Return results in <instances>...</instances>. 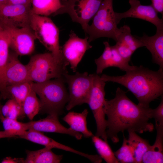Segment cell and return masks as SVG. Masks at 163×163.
<instances>
[{"mask_svg": "<svg viewBox=\"0 0 163 163\" xmlns=\"http://www.w3.org/2000/svg\"><path fill=\"white\" fill-rule=\"evenodd\" d=\"M104 109L107 118V136L114 143L119 142L120 132L131 130L142 133L152 132L155 129L153 124L149 122L152 108L136 104L127 97L126 92L119 87L114 98L105 100Z\"/></svg>", "mask_w": 163, "mask_h": 163, "instance_id": "1", "label": "cell"}, {"mask_svg": "<svg viewBox=\"0 0 163 163\" xmlns=\"http://www.w3.org/2000/svg\"><path fill=\"white\" fill-rule=\"evenodd\" d=\"M105 82H112L123 86L134 95L138 105L149 108L151 102L163 94V71H154L142 66H135L126 74L119 76L102 75Z\"/></svg>", "mask_w": 163, "mask_h": 163, "instance_id": "2", "label": "cell"}, {"mask_svg": "<svg viewBox=\"0 0 163 163\" xmlns=\"http://www.w3.org/2000/svg\"><path fill=\"white\" fill-rule=\"evenodd\" d=\"M64 78H56L42 83L33 82L32 88L39 97L40 112L59 117L62 114L69 101Z\"/></svg>", "mask_w": 163, "mask_h": 163, "instance_id": "3", "label": "cell"}, {"mask_svg": "<svg viewBox=\"0 0 163 163\" xmlns=\"http://www.w3.org/2000/svg\"><path fill=\"white\" fill-rule=\"evenodd\" d=\"M30 26L37 39L59 63L69 65L62 55L59 42V30L52 20L47 16L31 13Z\"/></svg>", "mask_w": 163, "mask_h": 163, "instance_id": "4", "label": "cell"}, {"mask_svg": "<svg viewBox=\"0 0 163 163\" xmlns=\"http://www.w3.org/2000/svg\"><path fill=\"white\" fill-rule=\"evenodd\" d=\"M113 0H103L92 18L85 33L89 43L100 37L112 38L115 41L119 28L113 6Z\"/></svg>", "mask_w": 163, "mask_h": 163, "instance_id": "5", "label": "cell"}, {"mask_svg": "<svg viewBox=\"0 0 163 163\" xmlns=\"http://www.w3.org/2000/svg\"><path fill=\"white\" fill-rule=\"evenodd\" d=\"M29 81L42 83L53 78H64L66 66L59 63L50 52L32 56L26 65Z\"/></svg>", "mask_w": 163, "mask_h": 163, "instance_id": "6", "label": "cell"}, {"mask_svg": "<svg viewBox=\"0 0 163 163\" xmlns=\"http://www.w3.org/2000/svg\"><path fill=\"white\" fill-rule=\"evenodd\" d=\"M94 74L87 72H76L73 75L68 73L64 75L65 82L68 85L69 101L66 109L69 110L76 106L88 104L92 89Z\"/></svg>", "mask_w": 163, "mask_h": 163, "instance_id": "7", "label": "cell"}, {"mask_svg": "<svg viewBox=\"0 0 163 163\" xmlns=\"http://www.w3.org/2000/svg\"><path fill=\"white\" fill-rule=\"evenodd\" d=\"M105 82L98 75L94 74L93 85L88 104L91 109L95 120L96 136L107 141L106 133L107 120L105 118L104 106L105 100L104 90Z\"/></svg>", "mask_w": 163, "mask_h": 163, "instance_id": "8", "label": "cell"}, {"mask_svg": "<svg viewBox=\"0 0 163 163\" xmlns=\"http://www.w3.org/2000/svg\"><path fill=\"white\" fill-rule=\"evenodd\" d=\"M103 0H65L64 7L56 14L67 13L72 21L79 24L85 34L92 19Z\"/></svg>", "mask_w": 163, "mask_h": 163, "instance_id": "9", "label": "cell"}, {"mask_svg": "<svg viewBox=\"0 0 163 163\" xmlns=\"http://www.w3.org/2000/svg\"><path fill=\"white\" fill-rule=\"evenodd\" d=\"M31 8V4H0V21L10 27H30Z\"/></svg>", "mask_w": 163, "mask_h": 163, "instance_id": "10", "label": "cell"}, {"mask_svg": "<svg viewBox=\"0 0 163 163\" xmlns=\"http://www.w3.org/2000/svg\"><path fill=\"white\" fill-rule=\"evenodd\" d=\"M10 40V48L18 56L28 55L35 49L36 37L30 27H7Z\"/></svg>", "mask_w": 163, "mask_h": 163, "instance_id": "11", "label": "cell"}, {"mask_svg": "<svg viewBox=\"0 0 163 163\" xmlns=\"http://www.w3.org/2000/svg\"><path fill=\"white\" fill-rule=\"evenodd\" d=\"M69 36L68 40L61 47V50L64 59L75 72L86 51L92 46L89 44L88 37L80 38L72 30Z\"/></svg>", "mask_w": 163, "mask_h": 163, "instance_id": "12", "label": "cell"}, {"mask_svg": "<svg viewBox=\"0 0 163 163\" xmlns=\"http://www.w3.org/2000/svg\"><path fill=\"white\" fill-rule=\"evenodd\" d=\"M129 2L130 5L129 9L123 13L115 12L118 24L123 18H135L150 22L156 27L157 30H163V17H158V13L151 5H142L138 0H129Z\"/></svg>", "mask_w": 163, "mask_h": 163, "instance_id": "13", "label": "cell"}, {"mask_svg": "<svg viewBox=\"0 0 163 163\" xmlns=\"http://www.w3.org/2000/svg\"><path fill=\"white\" fill-rule=\"evenodd\" d=\"M18 56L14 51L9 52L8 60L3 72L0 89V93L7 86L29 81L27 66L20 62Z\"/></svg>", "mask_w": 163, "mask_h": 163, "instance_id": "14", "label": "cell"}, {"mask_svg": "<svg viewBox=\"0 0 163 163\" xmlns=\"http://www.w3.org/2000/svg\"><path fill=\"white\" fill-rule=\"evenodd\" d=\"M105 48L103 53L98 58L95 60L96 66V73H101L105 69L110 67L119 68L126 72L133 69L135 66L129 65L120 55L114 45L110 46L107 41L103 42Z\"/></svg>", "mask_w": 163, "mask_h": 163, "instance_id": "15", "label": "cell"}, {"mask_svg": "<svg viewBox=\"0 0 163 163\" xmlns=\"http://www.w3.org/2000/svg\"><path fill=\"white\" fill-rule=\"evenodd\" d=\"M28 130H33L40 132L57 133L68 134L74 137L78 140L81 139L83 135L70 127L67 128L59 122L58 116L48 115L46 118L37 121L27 122Z\"/></svg>", "mask_w": 163, "mask_h": 163, "instance_id": "16", "label": "cell"}, {"mask_svg": "<svg viewBox=\"0 0 163 163\" xmlns=\"http://www.w3.org/2000/svg\"><path fill=\"white\" fill-rule=\"evenodd\" d=\"M138 38L150 52L152 60L159 66V70L163 71V30H156V34L149 36L145 34Z\"/></svg>", "mask_w": 163, "mask_h": 163, "instance_id": "17", "label": "cell"}, {"mask_svg": "<svg viewBox=\"0 0 163 163\" xmlns=\"http://www.w3.org/2000/svg\"><path fill=\"white\" fill-rule=\"evenodd\" d=\"M18 136L20 138L52 149H58L77 154L80 153L79 151L58 142L46 136L40 132L29 129L25 131Z\"/></svg>", "mask_w": 163, "mask_h": 163, "instance_id": "18", "label": "cell"}, {"mask_svg": "<svg viewBox=\"0 0 163 163\" xmlns=\"http://www.w3.org/2000/svg\"><path fill=\"white\" fill-rule=\"evenodd\" d=\"M32 83L26 81L7 86L0 93V97L14 99L22 107L25 99L32 89Z\"/></svg>", "mask_w": 163, "mask_h": 163, "instance_id": "19", "label": "cell"}, {"mask_svg": "<svg viewBox=\"0 0 163 163\" xmlns=\"http://www.w3.org/2000/svg\"><path fill=\"white\" fill-rule=\"evenodd\" d=\"M88 113L87 109L82 113L69 112L62 119L73 130L82 133L86 138L91 137L94 135L87 127V118Z\"/></svg>", "mask_w": 163, "mask_h": 163, "instance_id": "20", "label": "cell"}, {"mask_svg": "<svg viewBox=\"0 0 163 163\" xmlns=\"http://www.w3.org/2000/svg\"><path fill=\"white\" fill-rule=\"evenodd\" d=\"M155 127L157 131L155 140L143 155L142 163L163 162V125H155Z\"/></svg>", "mask_w": 163, "mask_h": 163, "instance_id": "21", "label": "cell"}, {"mask_svg": "<svg viewBox=\"0 0 163 163\" xmlns=\"http://www.w3.org/2000/svg\"><path fill=\"white\" fill-rule=\"evenodd\" d=\"M52 148L46 147L35 151L26 150L27 157L23 163H59L63 158L52 151Z\"/></svg>", "mask_w": 163, "mask_h": 163, "instance_id": "22", "label": "cell"}, {"mask_svg": "<svg viewBox=\"0 0 163 163\" xmlns=\"http://www.w3.org/2000/svg\"><path fill=\"white\" fill-rule=\"evenodd\" d=\"M65 0H32L31 12L33 14L47 16L56 14L64 7Z\"/></svg>", "mask_w": 163, "mask_h": 163, "instance_id": "23", "label": "cell"}, {"mask_svg": "<svg viewBox=\"0 0 163 163\" xmlns=\"http://www.w3.org/2000/svg\"><path fill=\"white\" fill-rule=\"evenodd\" d=\"M127 142L132 151L135 163H142L143 155L149 149L150 144L148 140L144 139L131 130H128Z\"/></svg>", "mask_w": 163, "mask_h": 163, "instance_id": "24", "label": "cell"}, {"mask_svg": "<svg viewBox=\"0 0 163 163\" xmlns=\"http://www.w3.org/2000/svg\"><path fill=\"white\" fill-rule=\"evenodd\" d=\"M10 40L6 27L0 21V88L4 70L9 55Z\"/></svg>", "mask_w": 163, "mask_h": 163, "instance_id": "25", "label": "cell"}, {"mask_svg": "<svg viewBox=\"0 0 163 163\" xmlns=\"http://www.w3.org/2000/svg\"><path fill=\"white\" fill-rule=\"evenodd\" d=\"M116 42L125 46L133 53L138 48L143 46L137 36H133L131 34L130 28L127 25H124L119 28Z\"/></svg>", "mask_w": 163, "mask_h": 163, "instance_id": "26", "label": "cell"}, {"mask_svg": "<svg viewBox=\"0 0 163 163\" xmlns=\"http://www.w3.org/2000/svg\"><path fill=\"white\" fill-rule=\"evenodd\" d=\"M92 141L101 157L107 163H120L107 142L100 137L93 135Z\"/></svg>", "mask_w": 163, "mask_h": 163, "instance_id": "27", "label": "cell"}, {"mask_svg": "<svg viewBox=\"0 0 163 163\" xmlns=\"http://www.w3.org/2000/svg\"><path fill=\"white\" fill-rule=\"evenodd\" d=\"M40 107L39 99L32 88L23 102L22 108L24 113L32 120L40 112Z\"/></svg>", "mask_w": 163, "mask_h": 163, "instance_id": "28", "label": "cell"}, {"mask_svg": "<svg viewBox=\"0 0 163 163\" xmlns=\"http://www.w3.org/2000/svg\"><path fill=\"white\" fill-rule=\"evenodd\" d=\"M4 131L15 136H18L28 130L27 123H23L17 120L11 119L2 115L0 119Z\"/></svg>", "mask_w": 163, "mask_h": 163, "instance_id": "29", "label": "cell"}, {"mask_svg": "<svg viewBox=\"0 0 163 163\" xmlns=\"http://www.w3.org/2000/svg\"><path fill=\"white\" fill-rule=\"evenodd\" d=\"M115 157L120 163H135L131 150L129 145L127 139L124 136L122 146L114 152Z\"/></svg>", "mask_w": 163, "mask_h": 163, "instance_id": "30", "label": "cell"}, {"mask_svg": "<svg viewBox=\"0 0 163 163\" xmlns=\"http://www.w3.org/2000/svg\"><path fill=\"white\" fill-rule=\"evenodd\" d=\"M161 97V102L155 109H152L150 113L151 119L154 118L155 124L163 125V96Z\"/></svg>", "mask_w": 163, "mask_h": 163, "instance_id": "31", "label": "cell"}, {"mask_svg": "<svg viewBox=\"0 0 163 163\" xmlns=\"http://www.w3.org/2000/svg\"><path fill=\"white\" fill-rule=\"evenodd\" d=\"M24 115L22 107L14 100L6 117L17 120L18 117H23Z\"/></svg>", "mask_w": 163, "mask_h": 163, "instance_id": "32", "label": "cell"}, {"mask_svg": "<svg viewBox=\"0 0 163 163\" xmlns=\"http://www.w3.org/2000/svg\"><path fill=\"white\" fill-rule=\"evenodd\" d=\"M114 46L121 57L129 62L134 53L129 48L118 42H116Z\"/></svg>", "mask_w": 163, "mask_h": 163, "instance_id": "33", "label": "cell"}, {"mask_svg": "<svg viewBox=\"0 0 163 163\" xmlns=\"http://www.w3.org/2000/svg\"><path fill=\"white\" fill-rule=\"evenodd\" d=\"M151 5L157 13L163 14V0H151Z\"/></svg>", "mask_w": 163, "mask_h": 163, "instance_id": "34", "label": "cell"}, {"mask_svg": "<svg viewBox=\"0 0 163 163\" xmlns=\"http://www.w3.org/2000/svg\"><path fill=\"white\" fill-rule=\"evenodd\" d=\"M14 100L9 99L1 107V112L2 115L5 117H7L11 107Z\"/></svg>", "mask_w": 163, "mask_h": 163, "instance_id": "35", "label": "cell"}, {"mask_svg": "<svg viewBox=\"0 0 163 163\" xmlns=\"http://www.w3.org/2000/svg\"><path fill=\"white\" fill-rule=\"evenodd\" d=\"M24 159L23 158H12L11 157H6L3 160L2 163H23Z\"/></svg>", "mask_w": 163, "mask_h": 163, "instance_id": "36", "label": "cell"}, {"mask_svg": "<svg viewBox=\"0 0 163 163\" xmlns=\"http://www.w3.org/2000/svg\"><path fill=\"white\" fill-rule=\"evenodd\" d=\"M32 0H8V4L26 5L31 4Z\"/></svg>", "mask_w": 163, "mask_h": 163, "instance_id": "37", "label": "cell"}, {"mask_svg": "<svg viewBox=\"0 0 163 163\" xmlns=\"http://www.w3.org/2000/svg\"><path fill=\"white\" fill-rule=\"evenodd\" d=\"M14 135L9 133L5 131H0V139L5 138H11L15 137Z\"/></svg>", "mask_w": 163, "mask_h": 163, "instance_id": "38", "label": "cell"}, {"mask_svg": "<svg viewBox=\"0 0 163 163\" xmlns=\"http://www.w3.org/2000/svg\"><path fill=\"white\" fill-rule=\"evenodd\" d=\"M8 0H0V4L8 3Z\"/></svg>", "mask_w": 163, "mask_h": 163, "instance_id": "39", "label": "cell"}, {"mask_svg": "<svg viewBox=\"0 0 163 163\" xmlns=\"http://www.w3.org/2000/svg\"><path fill=\"white\" fill-rule=\"evenodd\" d=\"M2 115L1 112V108H0V120L1 119Z\"/></svg>", "mask_w": 163, "mask_h": 163, "instance_id": "40", "label": "cell"}, {"mask_svg": "<svg viewBox=\"0 0 163 163\" xmlns=\"http://www.w3.org/2000/svg\"><path fill=\"white\" fill-rule=\"evenodd\" d=\"M2 107V105H1L0 103V108H1Z\"/></svg>", "mask_w": 163, "mask_h": 163, "instance_id": "41", "label": "cell"}]
</instances>
